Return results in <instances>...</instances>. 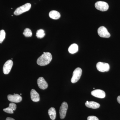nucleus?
<instances>
[{"label":"nucleus","instance_id":"obj_23","mask_svg":"<svg viewBox=\"0 0 120 120\" xmlns=\"http://www.w3.org/2000/svg\"><path fill=\"white\" fill-rule=\"evenodd\" d=\"M6 120H15V119L11 117H8L6 118Z\"/></svg>","mask_w":120,"mask_h":120},{"label":"nucleus","instance_id":"obj_4","mask_svg":"<svg viewBox=\"0 0 120 120\" xmlns=\"http://www.w3.org/2000/svg\"><path fill=\"white\" fill-rule=\"evenodd\" d=\"M95 7L99 11H107L109 8V5L107 3L104 1H99L96 2Z\"/></svg>","mask_w":120,"mask_h":120},{"label":"nucleus","instance_id":"obj_17","mask_svg":"<svg viewBox=\"0 0 120 120\" xmlns=\"http://www.w3.org/2000/svg\"><path fill=\"white\" fill-rule=\"evenodd\" d=\"M45 31L42 29H40L38 30L36 34V37L38 38H42L45 37Z\"/></svg>","mask_w":120,"mask_h":120},{"label":"nucleus","instance_id":"obj_1","mask_svg":"<svg viewBox=\"0 0 120 120\" xmlns=\"http://www.w3.org/2000/svg\"><path fill=\"white\" fill-rule=\"evenodd\" d=\"M52 60V56L50 53L43 52V54L38 58L37 63L40 66H45L49 64Z\"/></svg>","mask_w":120,"mask_h":120},{"label":"nucleus","instance_id":"obj_25","mask_svg":"<svg viewBox=\"0 0 120 120\" xmlns=\"http://www.w3.org/2000/svg\"><path fill=\"white\" fill-rule=\"evenodd\" d=\"M20 94V95H22V94Z\"/></svg>","mask_w":120,"mask_h":120},{"label":"nucleus","instance_id":"obj_10","mask_svg":"<svg viewBox=\"0 0 120 120\" xmlns=\"http://www.w3.org/2000/svg\"><path fill=\"white\" fill-rule=\"evenodd\" d=\"M37 83L39 87L42 90H45L48 87V84L43 77H40L38 79Z\"/></svg>","mask_w":120,"mask_h":120},{"label":"nucleus","instance_id":"obj_18","mask_svg":"<svg viewBox=\"0 0 120 120\" xmlns=\"http://www.w3.org/2000/svg\"><path fill=\"white\" fill-rule=\"evenodd\" d=\"M23 34L26 37H31L32 35V32L31 30L28 28H26L24 30Z\"/></svg>","mask_w":120,"mask_h":120},{"label":"nucleus","instance_id":"obj_6","mask_svg":"<svg viewBox=\"0 0 120 120\" xmlns=\"http://www.w3.org/2000/svg\"><path fill=\"white\" fill-rule=\"evenodd\" d=\"M98 34L100 37L103 38H109L110 34L108 30L105 26H101L100 27L98 30Z\"/></svg>","mask_w":120,"mask_h":120},{"label":"nucleus","instance_id":"obj_12","mask_svg":"<svg viewBox=\"0 0 120 120\" xmlns=\"http://www.w3.org/2000/svg\"><path fill=\"white\" fill-rule=\"evenodd\" d=\"M31 98L32 101L37 102L40 101V96L38 93L34 89H32L30 92Z\"/></svg>","mask_w":120,"mask_h":120},{"label":"nucleus","instance_id":"obj_21","mask_svg":"<svg viewBox=\"0 0 120 120\" xmlns=\"http://www.w3.org/2000/svg\"><path fill=\"white\" fill-rule=\"evenodd\" d=\"M9 107L11 109L13 110V111H15L16 109L17 106L15 103H9Z\"/></svg>","mask_w":120,"mask_h":120},{"label":"nucleus","instance_id":"obj_8","mask_svg":"<svg viewBox=\"0 0 120 120\" xmlns=\"http://www.w3.org/2000/svg\"><path fill=\"white\" fill-rule=\"evenodd\" d=\"M13 65V62L11 60L7 61L4 65L3 68V72L5 75H8L11 71Z\"/></svg>","mask_w":120,"mask_h":120},{"label":"nucleus","instance_id":"obj_2","mask_svg":"<svg viewBox=\"0 0 120 120\" xmlns=\"http://www.w3.org/2000/svg\"><path fill=\"white\" fill-rule=\"evenodd\" d=\"M31 7V4L30 3H27L21 7L17 8L14 12V15H19L22 13L27 11L30 10Z\"/></svg>","mask_w":120,"mask_h":120},{"label":"nucleus","instance_id":"obj_15","mask_svg":"<svg viewBox=\"0 0 120 120\" xmlns=\"http://www.w3.org/2000/svg\"><path fill=\"white\" fill-rule=\"evenodd\" d=\"M78 51V46L75 43L72 44L69 47L68 52L71 54L76 53Z\"/></svg>","mask_w":120,"mask_h":120},{"label":"nucleus","instance_id":"obj_14","mask_svg":"<svg viewBox=\"0 0 120 120\" xmlns=\"http://www.w3.org/2000/svg\"><path fill=\"white\" fill-rule=\"evenodd\" d=\"M49 16L50 18L53 19H58L60 17V14L57 11H52L49 13Z\"/></svg>","mask_w":120,"mask_h":120},{"label":"nucleus","instance_id":"obj_3","mask_svg":"<svg viewBox=\"0 0 120 120\" xmlns=\"http://www.w3.org/2000/svg\"><path fill=\"white\" fill-rule=\"evenodd\" d=\"M82 70L79 68H77L73 71V75L71 79V81L72 83H75L78 82L82 76Z\"/></svg>","mask_w":120,"mask_h":120},{"label":"nucleus","instance_id":"obj_22","mask_svg":"<svg viewBox=\"0 0 120 120\" xmlns=\"http://www.w3.org/2000/svg\"><path fill=\"white\" fill-rule=\"evenodd\" d=\"M87 120H99L98 118L94 116H90L87 117Z\"/></svg>","mask_w":120,"mask_h":120},{"label":"nucleus","instance_id":"obj_7","mask_svg":"<svg viewBox=\"0 0 120 120\" xmlns=\"http://www.w3.org/2000/svg\"><path fill=\"white\" fill-rule=\"evenodd\" d=\"M68 108V103L65 102H64L61 104L60 109V117L61 119H63L65 117Z\"/></svg>","mask_w":120,"mask_h":120},{"label":"nucleus","instance_id":"obj_16","mask_svg":"<svg viewBox=\"0 0 120 120\" xmlns=\"http://www.w3.org/2000/svg\"><path fill=\"white\" fill-rule=\"evenodd\" d=\"M48 113L50 117V118L52 120H54L56 119V111L55 108L54 107H51L48 111Z\"/></svg>","mask_w":120,"mask_h":120},{"label":"nucleus","instance_id":"obj_9","mask_svg":"<svg viewBox=\"0 0 120 120\" xmlns=\"http://www.w3.org/2000/svg\"><path fill=\"white\" fill-rule=\"evenodd\" d=\"M8 98L9 101L15 103L20 102L22 100V97L17 94H14V95L9 94L8 95Z\"/></svg>","mask_w":120,"mask_h":120},{"label":"nucleus","instance_id":"obj_20","mask_svg":"<svg viewBox=\"0 0 120 120\" xmlns=\"http://www.w3.org/2000/svg\"><path fill=\"white\" fill-rule=\"evenodd\" d=\"M4 111L5 112L7 113H8L10 114H13L14 112H13V110L11 109L9 107H8L5 109H3Z\"/></svg>","mask_w":120,"mask_h":120},{"label":"nucleus","instance_id":"obj_19","mask_svg":"<svg viewBox=\"0 0 120 120\" xmlns=\"http://www.w3.org/2000/svg\"><path fill=\"white\" fill-rule=\"evenodd\" d=\"M5 32L4 30L0 31V43H2L5 37Z\"/></svg>","mask_w":120,"mask_h":120},{"label":"nucleus","instance_id":"obj_11","mask_svg":"<svg viewBox=\"0 0 120 120\" xmlns=\"http://www.w3.org/2000/svg\"><path fill=\"white\" fill-rule=\"evenodd\" d=\"M91 94L94 97L100 98H104L105 97V93L103 90H96L92 91Z\"/></svg>","mask_w":120,"mask_h":120},{"label":"nucleus","instance_id":"obj_5","mask_svg":"<svg viewBox=\"0 0 120 120\" xmlns=\"http://www.w3.org/2000/svg\"><path fill=\"white\" fill-rule=\"evenodd\" d=\"M97 69L101 72L108 71L110 69L109 65L107 63L99 62L97 64Z\"/></svg>","mask_w":120,"mask_h":120},{"label":"nucleus","instance_id":"obj_24","mask_svg":"<svg viewBox=\"0 0 120 120\" xmlns=\"http://www.w3.org/2000/svg\"><path fill=\"white\" fill-rule=\"evenodd\" d=\"M117 101H118V103L120 104V96H118V97H117Z\"/></svg>","mask_w":120,"mask_h":120},{"label":"nucleus","instance_id":"obj_13","mask_svg":"<svg viewBox=\"0 0 120 120\" xmlns=\"http://www.w3.org/2000/svg\"><path fill=\"white\" fill-rule=\"evenodd\" d=\"M85 105L87 107L92 109H98L100 106L99 103L93 101H87L85 103Z\"/></svg>","mask_w":120,"mask_h":120}]
</instances>
